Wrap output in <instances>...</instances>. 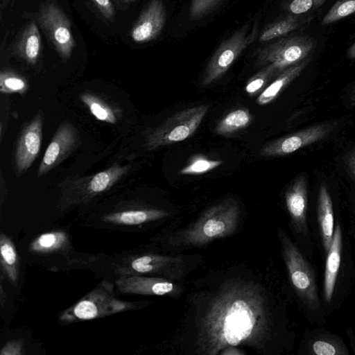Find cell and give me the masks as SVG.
<instances>
[{
	"label": "cell",
	"mask_w": 355,
	"mask_h": 355,
	"mask_svg": "<svg viewBox=\"0 0 355 355\" xmlns=\"http://www.w3.org/2000/svg\"><path fill=\"white\" fill-rule=\"evenodd\" d=\"M166 19V8L162 0H151L130 30L132 40L137 43L155 40L164 26Z\"/></svg>",
	"instance_id": "9a60e30c"
},
{
	"label": "cell",
	"mask_w": 355,
	"mask_h": 355,
	"mask_svg": "<svg viewBox=\"0 0 355 355\" xmlns=\"http://www.w3.org/2000/svg\"><path fill=\"white\" fill-rule=\"evenodd\" d=\"M208 111L201 105L178 112L146 136V146L150 150L182 141L197 130Z\"/></svg>",
	"instance_id": "8992f818"
},
{
	"label": "cell",
	"mask_w": 355,
	"mask_h": 355,
	"mask_svg": "<svg viewBox=\"0 0 355 355\" xmlns=\"http://www.w3.org/2000/svg\"><path fill=\"white\" fill-rule=\"evenodd\" d=\"M342 232L340 225L337 224L334 232L331 247L327 252L324 279V297L327 302L331 300L340 264Z\"/></svg>",
	"instance_id": "d6986e66"
},
{
	"label": "cell",
	"mask_w": 355,
	"mask_h": 355,
	"mask_svg": "<svg viewBox=\"0 0 355 355\" xmlns=\"http://www.w3.org/2000/svg\"><path fill=\"white\" fill-rule=\"evenodd\" d=\"M41 50V36L36 23L30 22L16 40L13 51L26 63L34 65L37 62Z\"/></svg>",
	"instance_id": "ac0fdd59"
},
{
	"label": "cell",
	"mask_w": 355,
	"mask_h": 355,
	"mask_svg": "<svg viewBox=\"0 0 355 355\" xmlns=\"http://www.w3.org/2000/svg\"><path fill=\"white\" fill-rule=\"evenodd\" d=\"M130 169V165L114 164L94 175L63 182L60 186V207L64 209L89 202L96 196L110 189Z\"/></svg>",
	"instance_id": "5b68a950"
},
{
	"label": "cell",
	"mask_w": 355,
	"mask_h": 355,
	"mask_svg": "<svg viewBox=\"0 0 355 355\" xmlns=\"http://www.w3.org/2000/svg\"><path fill=\"white\" fill-rule=\"evenodd\" d=\"M43 113L38 111L21 130L14 152V168L18 176L25 173L36 159L42 141Z\"/></svg>",
	"instance_id": "8fae6325"
},
{
	"label": "cell",
	"mask_w": 355,
	"mask_h": 355,
	"mask_svg": "<svg viewBox=\"0 0 355 355\" xmlns=\"http://www.w3.org/2000/svg\"><path fill=\"white\" fill-rule=\"evenodd\" d=\"M118 5L120 8H128L131 3L136 1L137 0H116Z\"/></svg>",
	"instance_id": "74e56055"
},
{
	"label": "cell",
	"mask_w": 355,
	"mask_h": 355,
	"mask_svg": "<svg viewBox=\"0 0 355 355\" xmlns=\"http://www.w3.org/2000/svg\"><path fill=\"white\" fill-rule=\"evenodd\" d=\"M220 354L221 355H241L244 354L243 352L239 350L236 346H230L223 350Z\"/></svg>",
	"instance_id": "8d00e7d4"
},
{
	"label": "cell",
	"mask_w": 355,
	"mask_h": 355,
	"mask_svg": "<svg viewBox=\"0 0 355 355\" xmlns=\"http://www.w3.org/2000/svg\"><path fill=\"white\" fill-rule=\"evenodd\" d=\"M114 268L119 276L150 274L172 281H180L184 274L182 257L150 252L125 256Z\"/></svg>",
	"instance_id": "ba28073f"
},
{
	"label": "cell",
	"mask_w": 355,
	"mask_h": 355,
	"mask_svg": "<svg viewBox=\"0 0 355 355\" xmlns=\"http://www.w3.org/2000/svg\"><path fill=\"white\" fill-rule=\"evenodd\" d=\"M223 161L211 159L203 155H197L193 157L189 164L180 171L182 175H202L220 166Z\"/></svg>",
	"instance_id": "f1b7e54d"
},
{
	"label": "cell",
	"mask_w": 355,
	"mask_h": 355,
	"mask_svg": "<svg viewBox=\"0 0 355 355\" xmlns=\"http://www.w3.org/2000/svg\"><path fill=\"white\" fill-rule=\"evenodd\" d=\"M315 46V40L306 35L282 38L255 51V66L263 67L270 64L279 74L307 58Z\"/></svg>",
	"instance_id": "52a82bcc"
},
{
	"label": "cell",
	"mask_w": 355,
	"mask_h": 355,
	"mask_svg": "<svg viewBox=\"0 0 355 355\" xmlns=\"http://www.w3.org/2000/svg\"><path fill=\"white\" fill-rule=\"evenodd\" d=\"M268 301L253 282L223 284L207 304L197 326L201 353L218 354L230 346L259 348L269 333Z\"/></svg>",
	"instance_id": "6da1fadb"
},
{
	"label": "cell",
	"mask_w": 355,
	"mask_h": 355,
	"mask_svg": "<svg viewBox=\"0 0 355 355\" xmlns=\"http://www.w3.org/2000/svg\"><path fill=\"white\" fill-rule=\"evenodd\" d=\"M312 350L317 355H339L348 354L344 346L327 338L317 340L313 343Z\"/></svg>",
	"instance_id": "4dcf8cb0"
},
{
	"label": "cell",
	"mask_w": 355,
	"mask_h": 355,
	"mask_svg": "<svg viewBox=\"0 0 355 355\" xmlns=\"http://www.w3.org/2000/svg\"><path fill=\"white\" fill-rule=\"evenodd\" d=\"M333 130L331 124L319 123L295 133L284 136L265 144L260 155L265 157L281 156L314 144L327 136Z\"/></svg>",
	"instance_id": "4fadbf2b"
},
{
	"label": "cell",
	"mask_w": 355,
	"mask_h": 355,
	"mask_svg": "<svg viewBox=\"0 0 355 355\" xmlns=\"http://www.w3.org/2000/svg\"><path fill=\"white\" fill-rule=\"evenodd\" d=\"M309 58L283 70L258 96L257 103L265 105L273 101L306 67Z\"/></svg>",
	"instance_id": "44dd1931"
},
{
	"label": "cell",
	"mask_w": 355,
	"mask_h": 355,
	"mask_svg": "<svg viewBox=\"0 0 355 355\" xmlns=\"http://www.w3.org/2000/svg\"><path fill=\"white\" fill-rule=\"evenodd\" d=\"M119 291L123 294L144 295H175L180 287L173 281L160 277L122 275L115 282Z\"/></svg>",
	"instance_id": "5bb4252c"
},
{
	"label": "cell",
	"mask_w": 355,
	"mask_h": 355,
	"mask_svg": "<svg viewBox=\"0 0 355 355\" xmlns=\"http://www.w3.org/2000/svg\"><path fill=\"white\" fill-rule=\"evenodd\" d=\"M79 98L98 120L108 123H116L121 115V111L96 95L88 92L82 93Z\"/></svg>",
	"instance_id": "cb8c5ba5"
},
{
	"label": "cell",
	"mask_w": 355,
	"mask_h": 355,
	"mask_svg": "<svg viewBox=\"0 0 355 355\" xmlns=\"http://www.w3.org/2000/svg\"><path fill=\"white\" fill-rule=\"evenodd\" d=\"M135 306V303L117 298L113 284L103 280L78 302L62 312L59 319L63 323H72L132 310Z\"/></svg>",
	"instance_id": "3957f363"
},
{
	"label": "cell",
	"mask_w": 355,
	"mask_h": 355,
	"mask_svg": "<svg viewBox=\"0 0 355 355\" xmlns=\"http://www.w3.org/2000/svg\"><path fill=\"white\" fill-rule=\"evenodd\" d=\"M248 27L246 24L220 44L207 64L201 80L202 86L209 85L220 78L241 53L256 40L257 26L250 33Z\"/></svg>",
	"instance_id": "9c48e42d"
},
{
	"label": "cell",
	"mask_w": 355,
	"mask_h": 355,
	"mask_svg": "<svg viewBox=\"0 0 355 355\" xmlns=\"http://www.w3.org/2000/svg\"><path fill=\"white\" fill-rule=\"evenodd\" d=\"M38 23L58 55L68 60L75 46L70 20L59 6L49 3L42 7Z\"/></svg>",
	"instance_id": "30bf717a"
},
{
	"label": "cell",
	"mask_w": 355,
	"mask_h": 355,
	"mask_svg": "<svg viewBox=\"0 0 355 355\" xmlns=\"http://www.w3.org/2000/svg\"><path fill=\"white\" fill-rule=\"evenodd\" d=\"M168 215V212L159 209H129L105 214L101 220L113 225L130 227L156 221Z\"/></svg>",
	"instance_id": "e0dca14e"
},
{
	"label": "cell",
	"mask_w": 355,
	"mask_h": 355,
	"mask_svg": "<svg viewBox=\"0 0 355 355\" xmlns=\"http://www.w3.org/2000/svg\"><path fill=\"white\" fill-rule=\"evenodd\" d=\"M327 0H293L288 9L294 15L306 13L321 6Z\"/></svg>",
	"instance_id": "d6a6232c"
},
{
	"label": "cell",
	"mask_w": 355,
	"mask_h": 355,
	"mask_svg": "<svg viewBox=\"0 0 355 355\" xmlns=\"http://www.w3.org/2000/svg\"><path fill=\"white\" fill-rule=\"evenodd\" d=\"M277 234L288 274L297 295L309 309L319 310L320 302L317 284L309 263L282 229L279 228Z\"/></svg>",
	"instance_id": "277c9868"
},
{
	"label": "cell",
	"mask_w": 355,
	"mask_h": 355,
	"mask_svg": "<svg viewBox=\"0 0 355 355\" xmlns=\"http://www.w3.org/2000/svg\"><path fill=\"white\" fill-rule=\"evenodd\" d=\"M98 12L107 20L114 17L115 9L111 0H90Z\"/></svg>",
	"instance_id": "836d02e7"
},
{
	"label": "cell",
	"mask_w": 355,
	"mask_h": 355,
	"mask_svg": "<svg viewBox=\"0 0 355 355\" xmlns=\"http://www.w3.org/2000/svg\"><path fill=\"white\" fill-rule=\"evenodd\" d=\"M355 13V0H338L324 16L321 24L328 25Z\"/></svg>",
	"instance_id": "f546056e"
},
{
	"label": "cell",
	"mask_w": 355,
	"mask_h": 355,
	"mask_svg": "<svg viewBox=\"0 0 355 355\" xmlns=\"http://www.w3.org/2000/svg\"><path fill=\"white\" fill-rule=\"evenodd\" d=\"M346 163L347 167L355 179V148L352 149L349 153H348L346 158Z\"/></svg>",
	"instance_id": "d590c367"
},
{
	"label": "cell",
	"mask_w": 355,
	"mask_h": 355,
	"mask_svg": "<svg viewBox=\"0 0 355 355\" xmlns=\"http://www.w3.org/2000/svg\"><path fill=\"white\" fill-rule=\"evenodd\" d=\"M307 184L304 175L297 177L285 193L286 206L295 230L300 234L307 231Z\"/></svg>",
	"instance_id": "2e32d148"
},
{
	"label": "cell",
	"mask_w": 355,
	"mask_h": 355,
	"mask_svg": "<svg viewBox=\"0 0 355 355\" xmlns=\"http://www.w3.org/2000/svg\"><path fill=\"white\" fill-rule=\"evenodd\" d=\"M78 130L68 121L62 122L57 128L38 167L37 177L46 175L59 165L80 145Z\"/></svg>",
	"instance_id": "7c38bea8"
},
{
	"label": "cell",
	"mask_w": 355,
	"mask_h": 355,
	"mask_svg": "<svg viewBox=\"0 0 355 355\" xmlns=\"http://www.w3.org/2000/svg\"><path fill=\"white\" fill-rule=\"evenodd\" d=\"M349 97L352 103L355 105V85L352 87L351 90Z\"/></svg>",
	"instance_id": "ab89813d"
},
{
	"label": "cell",
	"mask_w": 355,
	"mask_h": 355,
	"mask_svg": "<svg viewBox=\"0 0 355 355\" xmlns=\"http://www.w3.org/2000/svg\"><path fill=\"white\" fill-rule=\"evenodd\" d=\"M318 218L323 247L327 254L333 240L334 221L331 199L323 183L320 184L318 191Z\"/></svg>",
	"instance_id": "ffe728a7"
},
{
	"label": "cell",
	"mask_w": 355,
	"mask_h": 355,
	"mask_svg": "<svg viewBox=\"0 0 355 355\" xmlns=\"http://www.w3.org/2000/svg\"><path fill=\"white\" fill-rule=\"evenodd\" d=\"M223 0H191L189 8V17L197 20L216 8Z\"/></svg>",
	"instance_id": "1f68e13d"
},
{
	"label": "cell",
	"mask_w": 355,
	"mask_h": 355,
	"mask_svg": "<svg viewBox=\"0 0 355 355\" xmlns=\"http://www.w3.org/2000/svg\"><path fill=\"white\" fill-rule=\"evenodd\" d=\"M311 18L306 20L294 15L286 17L268 24L259 34L260 42H267L285 35L297 29L302 24L309 21Z\"/></svg>",
	"instance_id": "484cf974"
},
{
	"label": "cell",
	"mask_w": 355,
	"mask_h": 355,
	"mask_svg": "<svg viewBox=\"0 0 355 355\" xmlns=\"http://www.w3.org/2000/svg\"><path fill=\"white\" fill-rule=\"evenodd\" d=\"M69 244L67 233L55 230L40 234L30 243L29 249L35 254H48L65 250Z\"/></svg>",
	"instance_id": "7402d4cb"
},
{
	"label": "cell",
	"mask_w": 355,
	"mask_h": 355,
	"mask_svg": "<svg viewBox=\"0 0 355 355\" xmlns=\"http://www.w3.org/2000/svg\"><path fill=\"white\" fill-rule=\"evenodd\" d=\"M1 268L8 281L16 284L19 279V259L12 241L3 233L0 236Z\"/></svg>",
	"instance_id": "603a6c76"
},
{
	"label": "cell",
	"mask_w": 355,
	"mask_h": 355,
	"mask_svg": "<svg viewBox=\"0 0 355 355\" xmlns=\"http://www.w3.org/2000/svg\"><path fill=\"white\" fill-rule=\"evenodd\" d=\"M347 56L349 59H355V42L347 50Z\"/></svg>",
	"instance_id": "f35d334b"
},
{
	"label": "cell",
	"mask_w": 355,
	"mask_h": 355,
	"mask_svg": "<svg viewBox=\"0 0 355 355\" xmlns=\"http://www.w3.org/2000/svg\"><path fill=\"white\" fill-rule=\"evenodd\" d=\"M252 121L248 109L240 107L230 112L216 125L214 130L219 135H228L243 129Z\"/></svg>",
	"instance_id": "d4e9b609"
},
{
	"label": "cell",
	"mask_w": 355,
	"mask_h": 355,
	"mask_svg": "<svg viewBox=\"0 0 355 355\" xmlns=\"http://www.w3.org/2000/svg\"><path fill=\"white\" fill-rule=\"evenodd\" d=\"M21 340H12L7 343L1 349V355H21L23 350Z\"/></svg>",
	"instance_id": "e575fe53"
},
{
	"label": "cell",
	"mask_w": 355,
	"mask_h": 355,
	"mask_svg": "<svg viewBox=\"0 0 355 355\" xmlns=\"http://www.w3.org/2000/svg\"><path fill=\"white\" fill-rule=\"evenodd\" d=\"M241 210L233 198H227L207 209L187 228L175 233L170 245L197 247L208 244L214 239L226 237L238 227Z\"/></svg>",
	"instance_id": "7a4b0ae2"
},
{
	"label": "cell",
	"mask_w": 355,
	"mask_h": 355,
	"mask_svg": "<svg viewBox=\"0 0 355 355\" xmlns=\"http://www.w3.org/2000/svg\"><path fill=\"white\" fill-rule=\"evenodd\" d=\"M28 89L27 80L11 70H2L0 73V92L3 94H23Z\"/></svg>",
	"instance_id": "83f0119b"
},
{
	"label": "cell",
	"mask_w": 355,
	"mask_h": 355,
	"mask_svg": "<svg viewBox=\"0 0 355 355\" xmlns=\"http://www.w3.org/2000/svg\"><path fill=\"white\" fill-rule=\"evenodd\" d=\"M278 75L270 64L262 67L247 82L245 86L246 93L250 96L260 94Z\"/></svg>",
	"instance_id": "4316f807"
}]
</instances>
